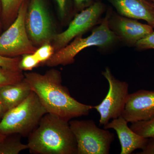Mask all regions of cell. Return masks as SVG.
I'll return each mask as SVG.
<instances>
[{"mask_svg":"<svg viewBox=\"0 0 154 154\" xmlns=\"http://www.w3.org/2000/svg\"><path fill=\"white\" fill-rule=\"evenodd\" d=\"M122 116L131 123L154 117V91L141 90L129 94Z\"/></svg>","mask_w":154,"mask_h":154,"instance_id":"11","label":"cell"},{"mask_svg":"<svg viewBox=\"0 0 154 154\" xmlns=\"http://www.w3.org/2000/svg\"><path fill=\"white\" fill-rule=\"evenodd\" d=\"M25 25L28 36L36 47L51 43L56 33L46 0H29Z\"/></svg>","mask_w":154,"mask_h":154,"instance_id":"8","label":"cell"},{"mask_svg":"<svg viewBox=\"0 0 154 154\" xmlns=\"http://www.w3.org/2000/svg\"><path fill=\"white\" fill-rule=\"evenodd\" d=\"M3 25L2 22V2L0 0V35L2 33Z\"/></svg>","mask_w":154,"mask_h":154,"instance_id":"26","label":"cell"},{"mask_svg":"<svg viewBox=\"0 0 154 154\" xmlns=\"http://www.w3.org/2000/svg\"><path fill=\"white\" fill-rule=\"evenodd\" d=\"M130 127L143 137L147 138L154 137V117L149 120L131 123Z\"/></svg>","mask_w":154,"mask_h":154,"instance_id":"18","label":"cell"},{"mask_svg":"<svg viewBox=\"0 0 154 154\" xmlns=\"http://www.w3.org/2000/svg\"><path fill=\"white\" fill-rule=\"evenodd\" d=\"M54 52V48L51 43H46L37 48L33 54L40 64L43 65L52 57Z\"/></svg>","mask_w":154,"mask_h":154,"instance_id":"20","label":"cell"},{"mask_svg":"<svg viewBox=\"0 0 154 154\" xmlns=\"http://www.w3.org/2000/svg\"><path fill=\"white\" fill-rule=\"evenodd\" d=\"M108 26L118 39L125 44L135 46L137 43L153 31L148 24L109 11Z\"/></svg>","mask_w":154,"mask_h":154,"instance_id":"10","label":"cell"},{"mask_svg":"<svg viewBox=\"0 0 154 154\" xmlns=\"http://www.w3.org/2000/svg\"><path fill=\"white\" fill-rule=\"evenodd\" d=\"M24 1L25 0H1L4 30L8 28L15 21Z\"/></svg>","mask_w":154,"mask_h":154,"instance_id":"16","label":"cell"},{"mask_svg":"<svg viewBox=\"0 0 154 154\" xmlns=\"http://www.w3.org/2000/svg\"><path fill=\"white\" fill-rule=\"evenodd\" d=\"M77 144V154H109L114 140L113 133L102 129L93 120L69 121Z\"/></svg>","mask_w":154,"mask_h":154,"instance_id":"5","label":"cell"},{"mask_svg":"<svg viewBox=\"0 0 154 154\" xmlns=\"http://www.w3.org/2000/svg\"><path fill=\"white\" fill-rule=\"evenodd\" d=\"M25 78L21 70H15L0 66V88L18 82Z\"/></svg>","mask_w":154,"mask_h":154,"instance_id":"17","label":"cell"},{"mask_svg":"<svg viewBox=\"0 0 154 154\" xmlns=\"http://www.w3.org/2000/svg\"><path fill=\"white\" fill-rule=\"evenodd\" d=\"M128 123L121 116L103 126L104 129H114L117 133L121 145L120 154H131L136 150L143 149L148 140L134 131Z\"/></svg>","mask_w":154,"mask_h":154,"instance_id":"12","label":"cell"},{"mask_svg":"<svg viewBox=\"0 0 154 154\" xmlns=\"http://www.w3.org/2000/svg\"><path fill=\"white\" fill-rule=\"evenodd\" d=\"M47 113L38 96L32 91L23 102L6 112L0 121V134L28 137Z\"/></svg>","mask_w":154,"mask_h":154,"instance_id":"3","label":"cell"},{"mask_svg":"<svg viewBox=\"0 0 154 154\" xmlns=\"http://www.w3.org/2000/svg\"><path fill=\"white\" fill-rule=\"evenodd\" d=\"M108 17L109 12L90 36L85 38L82 35L77 36L66 46L54 52L42 65L53 67L72 64L75 62L77 54L85 48L92 46L104 48L113 45L118 39L109 28Z\"/></svg>","mask_w":154,"mask_h":154,"instance_id":"4","label":"cell"},{"mask_svg":"<svg viewBox=\"0 0 154 154\" xmlns=\"http://www.w3.org/2000/svg\"><path fill=\"white\" fill-rule=\"evenodd\" d=\"M24 76L48 113L69 121L89 115L93 109V106L82 104L71 96L68 89L63 85L61 73L57 69H51L44 74L25 73Z\"/></svg>","mask_w":154,"mask_h":154,"instance_id":"1","label":"cell"},{"mask_svg":"<svg viewBox=\"0 0 154 154\" xmlns=\"http://www.w3.org/2000/svg\"><path fill=\"white\" fill-rule=\"evenodd\" d=\"M29 2V0H25L15 21L0 35V55L19 57L24 54H33L37 49L28 36L25 25Z\"/></svg>","mask_w":154,"mask_h":154,"instance_id":"6","label":"cell"},{"mask_svg":"<svg viewBox=\"0 0 154 154\" xmlns=\"http://www.w3.org/2000/svg\"><path fill=\"white\" fill-rule=\"evenodd\" d=\"M152 2L153 3V4H154V0Z\"/></svg>","mask_w":154,"mask_h":154,"instance_id":"30","label":"cell"},{"mask_svg":"<svg viewBox=\"0 0 154 154\" xmlns=\"http://www.w3.org/2000/svg\"><path fill=\"white\" fill-rule=\"evenodd\" d=\"M20 58V57L11 58L0 55V66L15 70H20L19 68Z\"/></svg>","mask_w":154,"mask_h":154,"instance_id":"23","label":"cell"},{"mask_svg":"<svg viewBox=\"0 0 154 154\" xmlns=\"http://www.w3.org/2000/svg\"><path fill=\"white\" fill-rule=\"evenodd\" d=\"M149 1H151V2H152L154 0H149Z\"/></svg>","mask_w":154,"mask_h":154,"instance_id":"29","label":"cell"},{"mask_svg":"<svg viewBox=\"0 0 154 154\" xmlns=\"http://www.w3.org/2000/svg\"><path fill=\"white\" fill-rule=\"evenodd\" d=\"M32 91L24 78L18 82L0 88V101L7 112L23 102Z\"/></svg>","mask_w":154,"mask_h":154,"instance_id":"14","label":"cell"},{"mask_svg":"<svg viewBox=\"0 0 154 154\" xmlns=\"http://www.w3.org/2000/svg\"><path fill=\"white\" fill-rule=\"evenodd\" d=\"M40 64V63L33 54H28L22 56L19 61V70L22 72L30 71Z\"/></svg>","mask_w":154,"mask_h":154,"instance_id":"21","label":"cell"},{"mask_svg":"<svg viewBox=\"0 0 154 154\" xmlns=\"http://www.w3.org/2000/svg\"><path fill=\"white\" fill-rule=\"evenodd\" d=\"M6 135H3L1 134H0V140H1L3 138L5 137V136Z\"/></svg>","mask_w":154,"mask_h":154,"instance_id":"28","label":"cell"},{"mask_svg":"<svg viewBox=\"0 0 154 154\" xmlns=\"http://www.w3.org/2000/svg\"><path fill=\"white\" fill-rule=\"evenodd\" d=\"M105 10L103 3L96 2L92 5L77 13L66 30L56 33L54 36L51 44L55 52L94 27L99 22Z\"/></svg>","mask_w":154,"mask_h":154,"instance_id":"9","label":"cell"},{"mask_svg":"<svg viewBox=\"0 0 154 154\" xmlns=\"http://www.w3.org/2000/svg\"><path fill=\"white\" fill-rule=\"evenodd\" d=\"M58 16L61 20L65 21L74 12L72 0H54Z\"/></svg>","mask_w":154,"mask_h":154,"instance_id":"19","label":"cell"},{"mask_svg":"<svg viewBox=\"0 0 154 154\" xmlns=\"http://www.w3.org/2000/svg\"><path fill=\"white\" fill-rule=\"evenodd\" d=\"M121 16L147 22L154 28V5L149 0H106Z\"/></svg>","mask_w":154,"mask_h":154,"instance_id":"13","label":"cell"},{"mask_svg":"<svg viewBox=\"0 0 154 154\" xmlns=\"http://www.w3.org/2000/svg\"><path fill=\"white\" fill-rule=\"evenodd\" d=\"M140 154H154V137L149 138L145 147Z\"/></svg>","mask_w":154,"mask_h":154,"instance_id":"25","label":"cell"},{"mask_svg":"<svg viewBox=\"0 0 154 154\" xmlns=\"http://www.w3.org/2000/svg\"><path fill=\"white\" fill-rule=\"evenodd\" d=\"M138 50L154 49V31L138 42L135 45Z\"/></svg>","mask_w":154,"mask_h":154,"instance_id":"22","label":"cell"},{"mask_svg":"<svg viewBox=\"0 0 154 154\" xmlns=\"http://www.w3.org/2000/svg\"><path fill=\"white\" fill-rule=\"evenodd\" d=\"M102 75L108 82L109 90L102 102L93 106L100 114L99 125L104 126L110 119L122 115L126 105L129 93L128 83L117 79L112 74L110 68L106 67Z\"/></svg>","mask_w":154,"mask_h":154,"instance_id":"7","label":"cell"},{"mask_svg":"<svg viewBox=\"0 0 154 154\" xmlns=\"http://www.w3.org/2000/svg\"><path fill=\"white\" fill-rule=\"evenodd\" d=\"M6 112L5 110L2 102L0 101V121L2 119Z\"/></svg>","mask_w":154,"mask_h":154,"instance_id":"27","label":"cell"},{"mask_svg":"<svg viewBox=\"0 0 154 154\" xmlns=\"http://www.w3.org/2000/svg\"><path fill=\"white\" fill-rule=\"evenodd\" d=\"M27 145L34 154H77L75 137L69 121L46 113L28 136Z\"/></svg>","mask_w":154,"mask_h":154,"instance_id":"2","label":"cell"},{"mask_svg":"<svg viewBox=\"0 0 154 154\" xmlns=\"http://www.w3.org/2000/svg\"><path fill=\"white\" fill-rule=\"evenodd\" d=\"M21 137L17 134L6 135L0 140V154H18L28 149V145L22 143Z\"/></svg>","mask_w":154,"mask_h":154,"instance_id":"15","label":"cell"},{"mask_svg":"<svg viewBox=\"0 0 154 154\" xmlns=\"http://www.w3.org/2000/svg\"><path fill=\"white\" fill-rule=\"evenodd\" d=\"M96 0H72L74 12L79 13L92 5Z\"/></svg>","mask_w":154,"mask_h":154,"instance_id":"24","label":"cell"}]
</instances>
